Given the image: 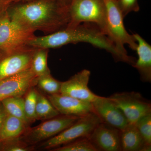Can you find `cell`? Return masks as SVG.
Masks as SVG:
<instances>
[{
    "label": "cell",
    "mask_w": 151,
    "mask_h": 151,
    "mask_svg": "<svg viewBox=\"0 0 151 151\" xmlns=\"http://www.w3.org/2000/svg\"><path fill=\"white\" fill-rule=\"evenodd\" d=\"M10 18L35 32L50 34L65 28L69 21V7L55 0H32L10 7Z\"/></svg>",
    "instance_id": "1"
},
{
    "label": "cell",
    "mask_w": 151,
    "mask_h": 151,
    "mask_svg": "<svg viewBox=\"0 0 151 151\" xmlns=\"http://www.w3.org/2000/svg\"><path fill=\"white\" fill-rule=\"evenodd\" d=\"M79 42L90 44L106 50L112 55L116 61L127 63L129 61L130 56L119 51L110 38L97 25L91 23H83L75 27H66L43 36H35L29 41L28 46L49 49Z\"/></svg>",
    "instance_id": "2"
},
{
    "label": "cell",
    "mask_w": 151,
    "mask_h": 151,
    "mask_svg": "<svg viewBox=\"0 0 151 151\" xmlns=\"http://www.w3.org/2000/svg\"><path fill=\"white\" fill-rule=\"evenodd\" d=\"M69 17L66 27L91 23L97 25L108 36L106 9L103 0H72L69 6Z\"/></svg>",
    "instance_id": "3"
},
{
    "label": "cell",
    "mask_w": 151,
    "mask_h": 151,
    "mask_svg": "<svg viewBox=\"0 0 151 151\" xmlns=\"http://www.w3.org/2000/svg\"><path fill=\"white\" fill-rule=\"evenodd\" d=\"M106 9L108 36L116 48L123 54L128 55L124 45L136 50L137 43L133 35H130L124 26V19L118 0H103Z\"/></svg>",
    "instance_id": "4"
},
{
    "label": "cell",
    "mask_w": 151,
    "mask_h": 151,
    "mask_svg": "<svg viewBox=\"0 0 151 151\" xmlns=\"http://www.w3.org/2000/svg\"><path fill=\"white\" fill-rule=\"evenodd\" d=\"M100 123L101 121L98 116L94 112H92L80 117L58 134L44 141L40 147L43 150H51L80 138H88Z\"/></svg>",
    "instance_id": "5"
},
{
    "label": "cell",
    "mask_w": 151,
    "mask_h": 151,
    "mask_svg": "<svg viewBox=\"0 0 151 151\" xmlns=\"http://www.w3.org/2000/svg\"><path fill=\"white\" fill-rule=\"evenodd\" d=\"M34 32L12 20L7 12L0 18V50L12 52L28 46Z\"/></svg>",
    "instance_id": "6"
},
{
    "label": "cell",
    "mask_w": 151,
    "mask_h": 151,
    "mask_svg": "<svg viewBox=\"0 0 151 151\" xmlns=\"http://www.w3.org/2000/svg\"><path fill=\"white\" fill-rule=\"evenodd\" d=\"M79 118L60 114L52 119L43 121L36 127H29L21 138L29 145L35 146L58 134Z\"/></svg>",
    "instance_id": "7"
},
{
    "label": "cell",
    "mask_w": 151,
    "mask_h": 151,
    "mask_svg": "<svg viewBox=\"0 0 151 151\" xmlns=\"http://www.w3.org/2000/svg\"><path fill=\"white\" fill-rule=\"evenodd\" d=\"M122 111L129 124L151 113L150 102L136 92H118L108 97Z\"/></svg>",
    "instance_id": "8"
},
{
    "label": "cell",
    "mask_w": 151,
    "mask_h": 151,
    "mask_svg": "<svg viewBox=\"0 0 151 151\" xmlns=\"http://www.w3.org/2000/svg\"><path fill=\"white\" fill-rule=\"evenodd\" d=\"M37 48L28 46L0 58V81L30 68Z\"/></svg>",
    "instance_id": "9"
},
{
    "label": "cell",
    "mask_w": 151,
    "mask_h": 151,
    "mask_svg": "<svg viewBox=\"0 0 151 151\" xmlns=\"http://www.w3.org/2000/svg\"><path fill=\"white\" fill-rule=\"evenodd\" d=\"M37 78L30 68L0 81V102L9 97H23L36 86Z\"/></svg>",
    "instance_id": "10"
},
{
    "label": "cell",
    "mask_w": 151,
    "mask_h": 151,
    "mask_svg": "<svg viewBox=\"0 0 151 151\" xmlns=\"http://www.w3.org/2000/svg\"><path fill=\"white\" fill-rule=\"evenodd\" d=\"M90 75V70L84 69L62 82L60 94L92 103L99 96L88 87Z\"/></svg>",
    "instance_id": "11"
},
{
    "label": "cell",
    "mask_w": 151,
    "mask_h": 151,
    "mask_svg": "<svg viewBox=\"0 0 151 151\" xmlns=\"http://www.w3.org/2000/svg\"><path fill=\"white\" fill-rule=\"evenodd\" d=\"M92 104L94 112L101 123L120 130L129 124L122 111L108 97L99 96Z\"/></svg>",
    "instance_id": "12"
},
{
    "label": "cell",
    "mask_w": 151,
    "mask_h": 151,
    "mask_svg": "<svg viewBox=\"0 0 151 151\" xmlns=\"http://www.w3.org/2000/svg\"><path fill=\"white\" fill-rule=\"evenodd\" d=\"M47 98L60 115L83 117L94 112L92 103L61 94L48 95Z\"/></svg>",
    "instance_id": "13"
},
{
    "label": "cell",
    "mask_w": 151,
    "mask_h": 151,
    "mask_svg": "<svg viewBox=\"0 0 151 151\" xmlns=\"http://www.w3.org/2000/svg\"><path fill=\"white\" fill-rule=\"evenodd\" d=\"M88 139L97 151H121L120 130L103 123L95 127Z\"/></svg>",
    "instance_id": "14"
},
{
    "label": "cell",
    "mask_w": 151,
    "mask_h": 151,
    "mask_svg": "<svg viewBox=\"0 0 151 151\" xmlns=\"http://www.w3.org/2000/svg\"><path fill=\"white\" fill-rule=\"evenodd\" d=\"M137 43L138 59L132 66L138 70L143 82H151V46L139 35L133 34Z\"/></svg>",
    "instance_id": "15"
},
{
    "label": "cell",
    "mask_w": 151,
    "mask_h": 151,
    "mask_svg": "<svg viewBox=\"0 0 151 151\" xmlns=\"http://www.w3.org/2000/svg\"><path fill=\"white\" fill-rule=\"evenodd\" d=\"M120 140L123 151H142L146 145L135 124H129L120 130Z\"/></svg>",
    "instance_id": "16"
},
{
    "label": "cell",
    "mask_w": 151,
    "mask_h": 151,
    "mask_svg": "<svg viewBox=\"0 0 151 151\" xmlns=\"http://www.w3.org/2000/svg\"><path fill=\"white\" fill-rule=\"evenodd\" d=\"M29 127L20 119L6 113L0 131V142L21 137Z\"/></svg>",
    "instance_id": "17"
},
{
    "label": "cell",
    "mask_w": 151,
    "mask_h": 151,
    "mask_svg": "<svg viewBox=\"0 0 151 151\" xmlns=\"http://www.w3.org/2000/svg\"><path fill=\"white\" fill-rule=\"evenodd\" d=\"M60 114L55 109L47 97L38 92L35 110L36 120L44 121L59 116Z\"/></svg>",
    "instance_id": "18"
},
{
    "label": "cell",
    "mask_w": 151,
    "mask_h": 151,
    "mask_svg": "<svg viewBox=\"0 0 151 151\" xmlns=\"http://www.w3.org/2000/svg\"><path fill=\"white\" fill-rule=\"evenodd\" d=\"M1 103L6 113L20 119L29 127L25 113L23 97H9L2 100Z\"/></svg>",
    "instance_id": "19"
},
{
    "label": "cell",
    "mask_w": 151,
    "mask_h": 151,
    "mask_svg": "<svg viewBox=\"0 0 151 151\" xmlns=\"http://www.w3.org/2000/svg\"><path fill=\"white\" fill-rule=\"evenodd\" d=\"M48 49L37 48L33 56L30 68L37 77L50 74L47 65Z\"/></svg>",
    "instance_id": "20"
},
{
    "label": "cell",
    "mask_w": 151,
    "mask_h": 151,
    "mask_svg": "<svg viewBox=\"0 0 151 151\" xmlns=\"http://www.w3.org/2000/svg\"><path fill=\"white\" fill-rule=\"evenodd\" d=\"M38 91L32 86L23 96L25 113L30 125L35 122V110Z\"/></svg>",
    "instance_id": "21"
},
{
    "label": "cell",
    "mask_w": 151,
    "mask_h": 151,
    "mask_svg": "<svg viewBox=\"0 0 151 151\" xmlns=\"http://www.w3.org/2000/svg\"><path fill=\"white\" fill-rule=\"evenodd\" d=\"M62 82L53 78L51 74L37 77L36 86L48 95L60 94Z\"/></svg>",
    "instance_id": "22"
},
{
    "label": "cell",
    "mask_w": 151,
    "mask_h": 151,
    "mask_svg": "<svg viewBox=\"0 0 151 151\" xmlns=\"http://www.w3.org/2000/svg\"><path fill=\"white\" fill-rule=\"evenodd\" d=\"M52 151H97L88 138H82L55 148Z\"/></svg>",
    "instance_id": "23"
},
{
    "label": "cell",
    "mask_w": 151,
    "mask_h": 151,
    "mask_svg": "<svg viewBox=\"0 0 151 151\" xmlns=\"http://www.w3.org/2000/svg\"><path fill=\"white\" fill-rule=\"evenodd\" d=\"M135 125L146 145L151 146V113L142 117Z\"/></svg>",
    "instance_id": "24"
},
{
    "label": "cell",
    "mask_w": 151,
    "mask_h": 151,
    "mask_svg": "<svg viewBox=\"0 0 151 151\" xmlns=\"http://www.w3.org/2000/svg\"><path fill=\"white\" fill-rule=\"evenodd\" d=\"M3 143V150L7 151H31L34 150L35 146L29 145L21 137L9 140Z\"/></svg>",
    "instance_id": "25"
},
{
    "label": "cell",
    "mask_w": 151,
    "mask_h": 151,
    "mask_svg": "<svg viewBox=\"0 0 151 151\" xmlns=\"http://www.w3.org/2000/svg\"><path fill=\"white\" fill-rule=\"evenodd\" d=\"M118 2L124 18L130 13L137 12L139 11L140 7L138 0H118Z\"/></svg>",
    "instance_id": "26"
},
{
    "label": "cell",
    "mask_w": 151,
    "mask_h": 151,
    "mask_svg": "<svg viewBox=\"0 0 151 151\" xmlns=\"http://www.w3.org/2000/svg\"><path fill=\"white\" fill-rule=\"evenodd\" d=\"M15 0H0V10L6 12Z\"/></svg>",
    "instance_id": "27"
},
{
    "label": "cell",
    "mask_w": 151,
    "mask_h": 151,
    "mask_svg": "<svg viewBox=\"0 0 151 151\" xmlns=\"http://www.w3.org/2000/svg\"><path fill=\"white\" fill-rule=\"evenodd\" d=\"M6 113L1 103L0 102V131Z\"/></svg>",
    "instance_id": "28"
},
{
    "label": "cell",
    "mask_w": 151,
    "mask_h": 151,
    "mask_svg": "<svg viewBox=\"0 0 151 151\" xmlns=\"http://www.w3.org/2000/svg\"><path fill=\"white\" fill-rule=\"evenodd\" d=\"M60 4L65 6L69 7L72 0H55Z\"/></svg>",
    "instance_id": "29"
},
{
    "label": "cell",
    "mask_w": 151,
    "mask_h": 151,
    "mask_svg": "<svg viewBox=\"0 0 151 151\" xmlns=\"http://www.w3.org/2000/svg\"><path fill=\"white\" fill-rule=\"evenodd\" d=\"M32 0H15L14 3L25 2L29 1Z\"/></svg>",
    "instance_id": "30"
},
{
    "label": "cell",
    "mask_w": 151,
    "mask_h": 151,
    "mask_svg": "<svg viewBox=\"0 0 151 151\" xmlns=\"http://www.w3.org/2000/svg\"><path fill=\"white\" fill-rule=\"evenodd\" d=\"M1 17H0V18H1Z\"/></svg>",
    "instance_id": "31"
}]
</instances>
